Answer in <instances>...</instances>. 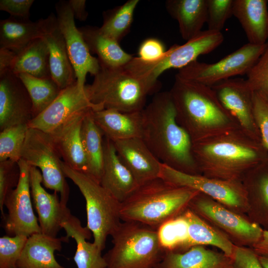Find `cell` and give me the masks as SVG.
Listing matches in <instances>:
<instances>
[{
  "label": "cell",
  "instance_id": "obj_12",
  "mask_svg": "<svg viewBox=\"0 0 268 268\" xmlns=\"http://www.w3.org/2000/svg\"><path fill=\"white\" fill-rule=\"evenodd\" d=\"M266 44L249 43L217 62L211 64L195 61L178 70L177 76L208 86L239 75L247 74L263 53Z\"/></svg>",
  "mask_w": 268,
  "mask_h": 268
},
{
  "label": "cell",
  "instance_id": "obj_20",
  "mask_svg": "<svg viewBox=\"0 0 268 268\" xmlns=\"http://www.w3.org/2000/svg\"><path fill=\"white\" fill-rule=\"evenodd\" d=\"M57 23V16L53 13L34 22L11 16L1 20L0 49L16 53L33 40L44 37Z\"/></svg>",
  "mask_w": 268,
  "mask_h": 268
},
{
  "label": "cell",
  "instance_id": "obj_6",
  "mask_svg": "<svg viewBox=\"0 0 268 268\" xmlns=\"http://www.w3.org/2000/svg\"><path fill=\"white\" fill-rule=\"evenodd\" d=\"M111 236L107 268H157L165 253L158 230L139 222L123 221Z\"/></svg>",
  "mask_w": 268,
  "mask_h": 268
},
{
  "label": "cell",
  "instance_id": "obj_35",
  "mask_svg": "<svg viewBox=\"0 0 268 268\" xmlns=\"http://www.w3.org/2000/svg\"><path fill=\"white\" fill-rule=\"evenodd\" d=\"M18 76L31 99L33 118L44 111L61 91L52 78H38L27 73H20Z\"/></svg>",
  "mask_w": 268,
  "mask_h": 268
},
{
  "label": "cell",
  "instance_id": "obj_45",
  "mask_svg": "<svg viewBox=\"0 0 268 268\" xmlns=\"http://www.w3.org/2000/svg\"><path fill=\"white\" fill-rule=\"evenodd\" d=\"M232 260V268H264L258 255L250 247L235 245Z\"/></svg>",
  "mask_w": 268,
  "mask_h": 268
},
{
  "label": "cell",
  "instance_id": "obj_37",
  "mask_svg": "<svg viewBox=\"0 0 268 268\" xmlns=\"http://www.w3.org/2000/svg\"><path fill=\"white\" fill-rule=\"evenodd\" d=\"M158 230L165 252H183L189 249L187 224L181 214L163 225Z\"/></svg>",
  "mask_w": 268,
  "mask_h": 268
},
{
  "label": "cell",
  "instance_id": "obj_14",
  "mask_svg": "<svg viewBox=\"0 0 268 268\" xmlns=\"http://www.w3.org/2000/svg\"><path fill=\"white\" fill-rule=\"evenodd\" d=\"M57 19L63 35L68 55L75 71L79 89L84 91L86 75H95L100 68L98 58L93 57L82 34L76 27L74 17L68 1L60 0L56 4Z\"/></svg>",
  "mask_w": 268,
  "mask_h": 268
},
{
  "label": "cell",
  "instance_id": "obj_16",
  "mask_svg": "<svg viewBox=\"0 0 268 268\" xmlns=\"http://www.w3.org/2000/svg\"><path fill=\"white\" fill-rule=\"evenodd\" d=\"M90 110L101 109L90 102L76 81L62 89L54 101L28 123V127L51 134L75 116Z\"/></svg>",
  "mask_w": 268,
  "mask_h": 268
},
{
  "label": "cell",
  "instance_id": "obj_38",
  "mask_svg": "<svg viewBox=\"0 0 268 268\" xmlns=\"http://www.w3.org/2000/svg\"><path fill=\"white\" fill-rule=\"evenodd\" d=\"M29 127L28 124L7 127L0 132V162L11 160L18 162Z\"/></svg>",
  "mask_w": 268,
  "mask_h": 268
},
{
  "label": "cell",
  "instance_id": "obj_40",
  "mask_svg": "<svg viewBox=\"0 0 268 268\" xmlns=\"http://www.w3.org/2000/svg\"><path fill=\"white\" fill-rule=\"evenodd\" d=\"M246 75L250 89L268 97V41L263 53Z\"/></svg>",
  "mask_w": 268,
  "mask_h": 268
},
{
  "label": "cell",
  "instance_id": "obj_23",
  "mask_svg": "<svg viewBox=\"0 0 268 268\" xmlns=\"http://www.w3.org/2000/svg\"><path fill=\"white\" fill-rule=\"evenodd\" d=\"M142 110L124 112L104 109L92 110V115L105 137L113 142L135 137L141 138L143 126Z\"/></svg>",
  "mask_w": 268,
  "mask_h": 268
},
{
  "label": "cell",
  "instance_id": "obj_25",
  "mask_svg": "<svg viewBox=\"0 0 268 268\" xmlns=\"http://www.w3.org/2000/svg\"><path fill=\"white\" fill-rule=\"evenodd\" d=\"M268 3L267 0H233L232 15L250 44L263 45L268 41Z\"/></svg>",
  "mask_w": 268,
  "mask_h": 268
},
{
  "label": "cell",
  "instance_id": "obj_13",
  "mask_svg": "<svg viewBox=\"0 0 268 268\" xmlns=\"http://www.w3.org/2000/svg\"><path fill=\"white\" fill-rule=\"evenodd\" d=\"M20 171L17 187L6 196L4 206L7 209L4 222L7 235L29 237L41 233L38 220L32 206L29 181L30 166L23 160L18 161Z\"/></svg>",
  "mask_w": 268,
  "mask_h": 268
},
{
  "label": "cell",
  "instance_id": "obj_34",
  "mask_svg": "<svg viewBox=\"0 0 268 268\" xmlns=\"http://www.w3.org/2000/svg\"><path fill=\"white\" fill-rule=\"evenodd\" d=\"M92 110L83 118L80 135L87 162L86 174L100 183L104 164V134L93 120Z\"/></svg>",
  "mask_w": 268,
  "mask_h": 268
},
{
  "label": "cell",
  "instance_id": "obj_43",
  "mask_svg": "<svg viewBox=\"0 0 268 268\" xmlns=\"http://www.w3.org/2000/svg\"><path fill=\"white\" fill-rule=\"evenodd\" d=\"M253 100L255 119L261 141L268 150V97L253 92Z\"/></svg>",
  "mask_w": 268,
  "mask_h": 268
},
{
  "label": "cell",
  "instance_id": "obj_4",
  "mask_svg": "<svg viewBox=\"0 0 268 268\" xmlns=\"http://www.w3.org/2000/svg\"><path fill=\"white\" fill-rule=\"evenodd\" d=\"M199 193L157 178L139 185L121 203V220L139 222L158 230L180 215Z\"/></svg>",
  "mask_w": 268,
  "mask_h": 268
},
{
  "label": "cell",
  "instance_id": "obj_31",
  "mask_svg": "<svg viewBox=\"0 0 268 268\" xmlns=\"http://www.w3.org/2000/svg\"><path fill=\"white\" fill-rule=\"evenodd\" d=\"M44 38L49 50L51 77L63 89L75 82L76 78L58 23Z\"/></svg>",
  "mask_w": 268,
  "mask_h": 268
},
{
  "label": "cell",
  "instance_id": "obj_5",
  "mask_svg": "<svg viewBox=\"0 0 268 268\" xmlns=\"http://www.w3.org/2000/svg\"><path fill=\"white\" fill-rule=\"evenodd\" d=\"M100 68L92 83L84 87L89 100L101 110L124 112L142 111L147 96L156 91L155 86L138 76L125 66L111 67L99 62Z\"/></svg>",
  "mask_w": 268,
  "mask_h": 268
},
{
  "label": "cell",
  "instance_id": "obj_15",
  "mask_svg": "<svg viewBox=\"0 0 268 268\" xmlns=\"http://www.w3.org/2000/svg\"><path fill=\"white\" fill-rule=\"evenodd\" d=\"M211 87L240 129L251 138L262 142L254 114L253 92L246 79L233 77Z\"/></svg>",
  "mask_w": 268,
  "mask_h": 268
},
{
  "label": "cell",
  "instance_id": "obj_41",
  "mask_svg": "<svg viewBox=\"0 0 268 268\" xmlns=\"http://www.w3.org/2000/svg\"><path fill=\"white\" fill-rule=\"evenodd\" d=\"M20 171L18 162L7 160L0 162V210L3 220L4 201L7 195L15 188L19 181Z\"/></svg>",
  "mask_w": 268,
  "mask_h": 268
},
{
  "label": "cell",
  "instance_id": "obj_22",
  "mask_svg": "<svg viewBox=\"0 0 268 268\" xmlns=\"http://www.w3.org/2000/svg\"><path fill=\"white\" fill-rule=\"evenodd\" d=\"M90 110L75 116L49 134L63 162L73 170L85 173L87 172V162L80 131L83 118Z\"/></svg>",
  "mask_w": 268,
  "mask_h": 268
},
{
  "label": "cell",
  "instance_id": "obj_36",
  "mask_svg": "<svg viewBox=\"0 0 268 268\" xmlns=\"http://www.w3.org/2000/svg\"><path fill=\"white\" fill-rule=\"evenodd\" d=\"M139 0H129L104 17L100 31L118 42L129 32Z\"/></svg>",
  "mask_w": 268,
  "mask_h": 268
},
{
  "label": "cell",
  "instance_id": "obj_2",
  "mask_svg": "<svg viewBox=\"0 0 268 268\" xmlns=\"http://www.w3.org/2000/svg\"><path fill=\"white\" fill-rule=\"evenodd\" d=\"M192 151L201 175L224 180L242 181L268 158L263 143L239 129L193 142Z\"/></svg>",
  "mask_w": 268,
  "mask_h": 268
},
{
  "label": "cell",
  "instance_id": "obj_33",
  "mask_svg": "<svg viewBox=\"0 0 268 268\" xmlns=\"http://www.w3.org/2000/svg\"><path fill=\"white\" fill-rule=\"evenodd\" d=\"M78 29L90 52L97 54L99 61L103 64L111 67H123L133 58L118 41L103 34L99 27L85 26Z\"/></svg>",
  "mask_w": 268,
  "mask_h": 268
},
{
  "label": "cell",
  "instance_id": "obj_29",
  "mask_svg": "<svg viewBox=\"0 0 268 268\" xmlns=\"http://www.w3.org/2000/svg\"><path fill=\"white\" fill-rule=\"evenodd\" d=\"M165 6L177 21L184 40L188 41L202 31L206 22L207 0H168Z\"/></svg>",
  "mask_w": 268,
  "mask_h": 268
},
{
  "label": "cell",
  "instance_id": "obj_3",
  "mask_svg": "<svg viewBox=\"0 0 268 268\" xmlns=\"http://www.w3.org/2000/svg\"><path fill=\"white\" fill-rule=\"evenodd\" d=\"M169 92L176 120L193 142L240 129L211 87L175 75Z\"/></svg>",
  "mask_w": 268,
  "mask_h": 268
},
{
  "label": "cell",
  "instance_id": "obj_28",
  "mask_svg": "<svg viewBox=\"0 0 268 268\" xmlns=\"http://www.w3.org/2000/svg\"><path fill=\"white\" fill-rule=\"evenodd\" d=\"M66 233V238H73L76 244L73 257L77 268H107V264L102 251L93 243L87 242L91 232L87 226L83 227L79 219L71 215L62 224Z\"/></svg>",
  "mask_w": 268,
  "mask_h": 268
},
{
  "label": "cell",
  "instance_id": "obj_48",
  "mask_svg": "<svg viewBox=\"0 0 268 268\" xmlns=\"http://www.w3.org/2000/svg\"><path fill=\"white\" fill-rule=\"evenodd\" d=\"M68 3L74 18L80 21H85L87 19L88 14L86 10V0H70Z\"/></svg>",
  "mask_w": 268,
  "mask_h": 268
},
{
  "label": "cell",
  "instance_id": "obj_19",
  "mask_svg": "<svg viewBox=\"0 0 268 268\" xmlns=\"http://www.w3.org/2000/svg\"><path fill=\"white\" fill-rule=\"evenodd\" d=\"M113 142L120 158L139 185L159 178L162 163L141 138H132Z\"/></svg>",
  "mask_w": 268,
  "mask_h": 268
},
{
  "label": "cell",
  "instance_id": "obj_17",
  "mask_svg": "<svg viewBox=\"0 0 268 268\" xmlns=\"http://www.w3.org/2000/svg\"><path fill=\"white\" fill-rule=\"evenodd\" d=\"M29 181L31 197L38 214L41 233L57 237L62 223L72 214L61 201L58 193L47 192L42 186L43 178L39 169L30 166Z\"/></svg>",
  "mask_w": 268,
  "mask_h": 268
},
{
  "label": "cell",
  "instance_id": "obj_30",
  "mask_svg": "<svg viewBox=\"0 0 268 268\" xmlns=\"http://www.w3.org/2000/svg\"><path fill=\"white\" fill-rule=\"evenodd\" d=\"M181 215L187 224L189 249L195 246L210 245L219 249L232 259L235 245L226 235L189 207Z\"/></svg>",
  "mask_w": 268,
  "mask_h": 268
},
{
  "label": "cell",
  "instance_id": "obj_24",
  "mask_svg": "<svg viewBox=\"0 0 268 268\" xmlns=\"http://www.w3.org/2000/svg\"><path fill=\"white\" fill-rule=\"evenodd\" d=\"M242 182L247 193L248 217L268 230V158L249 170Z\"/></svg>",
  "mask_w": 268,
  "mask_h": 268
},
{
  "label": "cell",
  "instance_id": "obj_1",
  "mask_svg": "<svg viewBox=\"0 0 268 268\" xmlns=\"http://www.w3.org/2000/svg\"><path fill=\"white\" fill-rule=\"evenodd\" d=\"M142 113L141 138L154 156L178 171L201 174L193 156L192 140L176 120L170 92L155 95Z\"/></svg>",
  "mask_w": 268,
  "mask_h": 268
},
{
  "label": "cell",
  "instance_id": "obj_27",
  "mask_svg": "<svg viewBox=\"0 0 268 268\" xmlns=\"http://www.w3.org/2000/svg\"><path fill=\"white\" fill-rule=\"evenodd\" d=\"M157 268H232V260L222 252L195 246L183 252H166Z\"/></svg>",
  "mask_w": 268,
  "mask_h": 268
},
{
  "label": "cell",
  "instance_id": "obj_49",
  "mask_svg": "<svg viewBox=\"0 0 268 268\" xmlns=\"http://www.w3.org/2000/svg\"><path fill=\"white\" fill-rule=\"evenodd\" d=\"M251 248L257 255H268V230H264L260 240Z\"/></svg>",
  "mask_w": 268,
  "mask_h": 268
},
{
  "label": "cell",
  "instance_id": "obj_21",
  "mask_svg": "<svg viewBox=\"0 0 268 268\" xmlns=\"http://www.w3.org/2000/svg\"><path fill=\"white\" fill-rule=\"evenodd\" d=\"M100 183L121 203L139 186L120 158L113 142L106 137L104 138V164Z\"/></svg>",
  "mask_w": 268,
  "mask_h": 268
},
{
  "label": "cell",
  "instance_id": "obj_46",
  "mask_svg": "<svg viewBox=\"0 0 268 268\" xmlns=\"http://www.w3.org/2000/svg\"><path fill=\"white\" fill-rule=\"evenodd\" d=\"M33 0H0V10L10 14L11 17L29 20V11Z\"/></svg>",
  "mask_w": 268,
  "mask_h": 268
},
{
  "label": "cell",
  "instance_id": "obj_39",
  "mask_svg": "<svg viewBox=\"0 0 268 268\" xmlns=\"http://www.w3.org/2000/svg\"><path fill=\"white\" fill-rule=\"evenodd\" d=\"M28 237L5 235L0 238V268H16Z\"/></svg>",
  "mask_w": 268,
  "mask_h": 268
},
{
  "label": "cell",
  "instance_id": "obj_7",
  "mask_svg": "<svg viewBox=\"0 0 268 268\" xmlns=\"http://www.w3.org/2000/svg\"><path fill=\"white\" fill-rule=\"evenodd\" d=\"M62 166L66 177L76 185L85 200L86 226L93 234V243L102 252L108 236L122 223L121 202L87 174L73 170L63 161Z\"/></svg>",
  "mask_w": 268,
  "mask_h": 268
},
{
  "label": "cell",
  "instance_id": "obj_47",
  "mask_svg": "<svg viewBox=\"0 0 268 268\" xmlns=\"http://www.w3.org/2000/svg\"><path fill=\"white\" fill-rule=\"evenodd\" d=\"M15 56L16 53L13 51L0 49V75L11 71Z\"/></svg>",
  "mask_w": 268,
  "mask_h": 268
},
{
  "label": "cell",
  "instance_id": "obj_44",
  "mask_svg": "<svg viewBox=\"0 0 268 268\" xmlns=\"http://www.w3.org/2000/svg\"><path fill=\"white\" fill-rule=\"evenodd\" d=\"M166 51L162 42L156 38H149L140 45L137 57L144 62L154 63L160 60Z\"/></svg>",
  "mask_w": 268,
  "mask_h": 268
},
{
  "label": "cell",
  "instance_id": "obj_42",
  "mask_svg": "<svg viewBox=\"0 0 268 268\" xmlns=\"http://www.w3.org/2000/svg\"><path fill=\"white\" fill-rule=\"evenodd\" d=\"M233 3V0H207V29L221 32L232 15Z\"/></svg>",
  "mask_w": 268,
  "mask_h": 268
},
{
  "label": "cell",
  "instance_id": "obj_26",
  "mask_svg": "<svg viewBox=\"0 0 268 268\" xmlns=\"http://www.w3.org/2000/svg\"><path fill=\"white\" fill-rule=\"evenodd\" d=\"M66 237H52L42 233L27 238L16 268H65L56 260L55 253L60 251Z\"/></svg>",
  "mask_w": 268,
  "mask_h": 268
},
{
  "label": "cell",
  "instance_id": "obj_9",
  "mask_svg": "<svg viewBox=\"0 0 268 268\" xmlns=\"http://www.w3.org/2000/svg\"><path fill=\"white\" fill-rule=\"evenodd\" d=\"M188 207L236 246L252 248L262 237L264 229L257 223L202 193L195 196Z\"/></svg>",
  "mask_w": 268,
  "mask_h": 268
},
{
  "label": "cell",
  "instance_id": "obj_11",
  "mask_svg": "<svg viewBox=\"0 0 268 268\" xmlns=\"http://www.w3.org/2000/svg\"><path fill=\"white\" fill-rule=\"evenodd\" d=\"M159 178L179 187L202 193L238 213H247V193L241 181H229L190 174L174 169L162 163Z\"/></svg>",
  "mask_w": 268,
  "mask_h": 268
},
{
  "label": "cell",
  "instance_id": "obj_50",
  "mask_svg": "<svg viewBox=\"0 0 268 268\" xmlns=\"http://www.w3.org/2000/svg\"><path fill=\"white\" fill-rule=\"evenodd\" d=\"M258 256L260 263L264 268H268V255H258Z\"/></svg>",
  "mask_w": 268,
  "mask_h": 268
},
{
  "label": "cell",
  "instance_id": "obj_18",
  "mask_svg": "<svg viewBox=\"0 0 268 268\" xmlns=\"http://www.w3.org/2000/svg\"><path fill=\"white\" fill-rule=\"evenodd\" d=\"M33 118L31 99L18 76L11 71L0 75V131Z\"/></svg>",
  "mask_w": 268,
  "mask_h": 268
},
{
  "label": "cell",
  "instance_id": "obj_32",
  "mask_svg": "<svg viewBox=\"0 0 268 268\" xmlns=\"http://www.w3.org/2000/svg\"><path fill=\"white\" fill-rule=\"evenodd\" d=\"M11 71L17 75L27 73L38 78H52L49 50L44 37L33 40L16 53Z\"/></svg>",
  "mask_w": 268,
  "mask_h": 268
},
{
  "label": "cell",
  "instance_id": "obj_10",
  "mask_svg": "<svg viewBox=\"0 0 268 268\" xmlns=\"http://www.w3.org/2000/svg\"><path fill=\"white\" fill-rule=\"evenodd\" d=\"M61 156L51 135L29 128L21 153V159L40 170L43 184L60 195L61 202L67 205L69 188L62 169Z\"/></svg>",
  "mask_w": 268,
  "mask_h": 268
},
{
  "label": "cell",
  "instance_id": "obj_8",
  "mask_svg": "<svg viewBox=\"0 0 268 268\" xmlns=\"http://www.w3.org/2000/svg\"><path fill=\"white\" fill-rule=\"evenodd\" d=\"M221 32L208 29L202 30L182 45L175 44L166 50L162 58L154 63H146L138 57H133L125 67L132 72L158 86V78L164 71L171 69H181L197 61L201 55L214 50L223 42Z\"/></svg>",
  "mask_w": 268,
  "mask_h": 268
}]
</instances>
